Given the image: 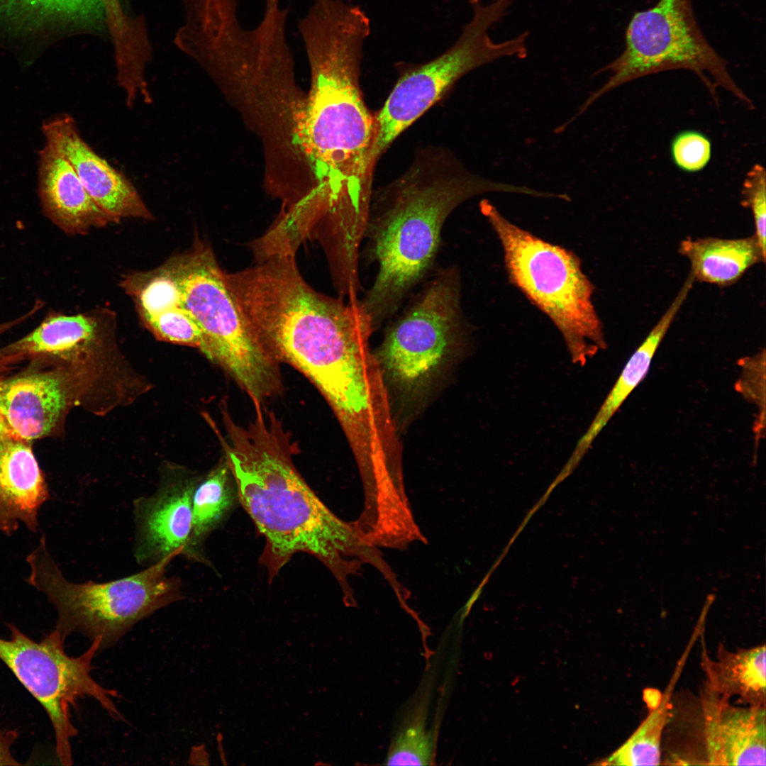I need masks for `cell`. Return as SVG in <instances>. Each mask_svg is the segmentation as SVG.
<instances>
[{"label": "cell", "mask_w": 766, "mask_h": 766, "mask_svg": "<svg viewBox=\"0 0 766 766\" xmlns=\"http://www.w3.org/2000/svg\"><path fill=\"white\" fill-rule=\"evenodd\" d=\"M227 285L268 351L301 372L345 426L371 408L364 364L374 330L360 299L320 294L303 279L295 255H272L226 274Z\"/></svg>", "instance_id": "6da1fadb"}, {"label": "cell", "mask_w": 766, "mask_h": 766, "mask_svg": "<svg viewBox=\"0 0 766 766\" xmlns=\"http://www.w3.org/2000/svg\"><path fill=\"white\" fill-rule=\"evenodd\" d=\"M255 416L243 426L221 407L226 435L218 433L235 484L238 497L265 545L260 562L272 580L298 553L322 562L345 594L346 577L356 551L353 525L338 518L299 473L293 455L297 447L273 411L254 406Z\"/></svg>", "instance_id": "7a4b0ae2"}, {"label": "cell", "mask_w": 766, "mask_h": 766, "mask_svg": "<svg viewBox=\"0 0 766 766\" xmlns=\"http://www.w3.org/2000/svg\"><path fill=\"white\" fill-rule=\"evenodd\" d=\"M370 31L365 20L342 12L316 15L299 27L311 79L299 138L316 171L317 196L335 211H367L373 192L374 115L360 86Z\"/></svg>", "instance_id": "3957f363"}, {"label": "cell", "mask_w": 766, "mask_h": 766, "mask_svg": "<svg viewBox=\"0 0 766 766\" xmlns=\"http://www.w3.org/2000/svg\"><path fill=\"white\" fill-rule=\"evenodd\" d=\"M493 192L531 195L532 189L477 175L438 147L421 150L401 176L373 190L363 240L365 257L377 272L360 301L374 329L393 318L430 277L450 213Z\"/></svg>", "instance_id": "277c9868"}, {"label": "cell", "mask_w": 766, "mask_h": 766, "mask_svg": "<svg viewBox=\"0 0 766 766\" xmlns=\"http://www.w3.org/2000/svg\"><path fill=\"white\" fill-rule=\"evenodd\" d=\"M176 552L143 570L106 582H72L50 555L45 535L26 557V582L57 610L55 629L65 638L79 633L99 638V652L113 647L131 628L156 611L183 598L182 580L167 576Z\"/></svg>", "instance_id": "5b68a950"}, {"label": "cell", "mask_w": 766, "mask_h": 766, "mask_svg": "<svg viewBox=\"0 0 766 766\" xmlns=\"http://www.w3.org/2000/svg\"><path fill=\"white\" fill-rule=\"evenodd\" d=\"M174 282L181 306L201 331L202 353L246 392L253 404L277 394L278 360L268 351L238 306L211 248L197 240L162 265Z\"/></svg>", "instance_id": "8992f818"}, {"label": "cell", "mask_w": 766, "mask_h": 766, "mask_svg": "<svg viewBox=\"0 0 766 766\" xmlns=\"http://www.w3.org/2000/svg\"><path fill=\"white\" fill-rule=\"evenodd\" d=\"M479 209L501 241L511 283L551 319L572 362L584 365L606 344L592 303L594 287L579 257L514 225L487 199Z\"/></svg>", "instance_id": "52a82bcc"}, {"label": "cell", "mask_w": 766, "mask_h": 766, "mask_svg": "<svg viewBox=\"0 0 766 766\" xmlns=\"http://www.w3.org/2000/svg\"><path fill=\"white\" fill-rule=\"evenodd\" d=\"M672 70L694 72L716 101V89L720 87L749 108L754 107L731 76L726 61L703 34L694 16L692 0H658L653 7L633 14L626 28L623 52L595 73L609 71V79L589 96L572 120L612 89L640 77Z\"/></svg>", "instance_id": "ba28073f"}, {"label": "cell", "mask_w": 766, "mask_h": 766, "mask_svg": "<svg viewBox=\"0 0 766 766\" xmlns=\"http://www.w3.org/2000/svg\"><path fill=\"white\" fill-rule=\"evenodd\" d=\"M513 1L470 0L472 18L453 44L431 60L405 69L374 114L375 165L393 142L463 76L501 57H526L528 31L499 43L489 33L508 14Z\"/></svg>", "instance_id": "9c48e42d"}, {"label": "cell", "mask_w": 766, "mask_h": 766, "mask_svg": "<svg viewBox=\"0 0 766 766\" xmlns=\"http://www.w3.org/2000/svg\"><path fill=\"white\" fill-rule=\"evenodd\" d=\"M459 269H438L389 325L377 357L397 388L413 394L424 388L466 331Z\"/></svg>", "instance_id": "30bf717a"}, {"label": "cell", "mask_w": 766, "mask_h": 766, "mask_svg": "<svg viewBox=\"0 0 766 766\" xmlns=\"http://www.w3.org/2000/svg\"><path fill=\"white\" fill-rule=\"evenodd\" d=\"M8 627L9 638H0V660L43 707L53 728L58 760L71 765V739L77 733L71 711L79 699L94 698L113 718H121L113 701L117 692L101 686L91 675L100 639L93 640L80 655L71 657L65 650L67 638L56 629L36 641L13 624Z\"/></svg>", "instance_id": "8fae6325"}, {"label": "cell", "mask_w": 766, "mask_h": 766, "mask_svg": "<svg viewBox=\"0 0 766 766\" xmlns=\"http://www.w3.org/2000/svg\"><path fill=\"white\" fill-rule=\"evenodd\" d=\"M80 382L74 367L45 370L34 366L0 377V413L19 438L50 435L74 402Z\"/></svg>", "instance_id": "7c38bea8"}, {"label": "cell", "mask_w": 766, "mask_h": 766, "mask_svg": "<svg viewBox=\"0 0 766 766\" xmlns=\"http://www.w3.org/2000/svg\"><path fill=\"white\" fill-rule=\"evenodd\" d=\"M41 130L45 143L65 157L89 194L107 213L118 221L123 218H153L132 182L84 140L72 116L61 113L47 119Z\"/></svg>", "instance_id": "4fadbf2b"}, {"label": "cell", "mask_w": 766, "mask_h": 766, "mask_svg": "<svg viewBox=\"0 0 766 766\" xmlns=\"http://www.w3.org/2000/svg\"><path fill=\"white\" fill-rule=\"evenodd\" d=\"M199 480L182 473L168 475L152 494L135 499L133 553L137 563L148 567L174 553L184 555L192 531V496Z\"/></svg>", "instance_id": "5bb4252c"}, {"label": "cell", "mask_w": 766, "mask_h": 766, "mask_svg": "<svg viewBox=\"0 0 766 766\" xmlns=\"http://www.w3.org/2000/svg\"><path fill=\"white\" fill-rule=\"evenodd\" d=\"M701 704L706 764H766L765 705L735 706L706 688Z\"/></svg>", "instance_id": "9a60e30c"}, {"label": "cell", "mask_w": 766, "mask_h": 766, "mask_svg": "<svg viewBox=\"0 0 766 766\" xmlns=\"http://www.w3.org/2000/svg\"><path fill=\"white\" fill-rule=\"evenodd\" d=\"M113 318L108 311L49 313L32 332L1 348L0 354L11 364L25 359L33 363H77L101 346Z\"/></svg>", "instance_id": "2e32d148"}, {"label": "cell", "mask_w": 766, "mask_h": 766, "mask_svg": "<svg viewBox=\"0 0 766 766\" xmlns=\"http://www.w3.org/2000/svg\"><path fill=\"white\" fill-rule=\"evenodd\" d=\"M38 195L45 215L70 234L118 222L91 197L70 162L45 143L39 152Z\"/></svg>", "instance_id": "e0dca14e"}, {"label": "cell", "mask_w": 766, "mask_h": 766, "mask_svg": "<svg viewBox=\"0 0 766 766\" xmlns=\"http://www.w3.org/2000/svg\"><path fill=\"white\" fill-rule=\"evenodd\" d=\"M50 499L48 487L28 440H0V532L11 535L20 523L36 533L38 512Z\"/></svg>", "instance_id": "ac0fdd59"}, {"label": "cell", "mask_w": 766, "mask_h": 766, "mask_svg": "<svg viewBox=\"0 0 766 766\" xmlns=\"http://www.w3.org/2000/svg\"><path fill=\"white\" fill-rule=\"evenodd\" d=\"M123 11L118 0H0V27L17 33L49 27L96 33Z\"/></svg>", "instance_id": "d6986e66"}, {"label": "cell", "mask_w": 766, "mask_h": 766, "mask_svg": "<svg viewBox=\"0 0 766 766\" xmlns=\"http://www.w3.org/2000/svg\"><path fill=\"white\" fill-rule=\"evenodd\" d=\"M679 251L689 260V274L694 281L718 286L733 284L753 265L765 261L755 235L739 239L687 238L681 242Z\"/></svg>", "instance_id": "ffe728a7"}, {"label": "cell", "mask_w": 766, "mask_h": 766, "mask_svg": "<svg viewBox=\"0 0 766 766\" xmlns=\"http://www.w3.org/2000/svg\"><path fill=\"white\" fill-rule=\"evenodd\" d=\"M689 291L690 287L688 285L682 286L667 311L630 357L586 433L575 446L574 451L577 455L583 456L586 454L598 434L645 377L657 349Z\"/></svg>", "instance_id": "44dd1931"}, {"label": "cell", "mask_w": 766, "mask_h": 766, "mask_svg": "<svg viewBox=\"0 0 766 766\" xmlns=\"http://www.w3.org/2000/svg\"><path fill=\"white\" fill-rule=\"evenodd\" d=\"M765 644L736 651L720 645L716 660L703 657L705 688L727 699L738 696L749 705H765Z\"/></svg>", "instance_id": "7402d4cb"}, {"label": "cell", "mask_w": 766, "mask_h": 766, "mask_svg": "<svg viewBox=\"0 0 766 766\" xmlns=\"http://www.w3.org/2000/svg\"><path fill=\"white\" fill-rule=\"evenodd\" d=\"M236 496L233 477L223 457L204 479L199 480L194 489L192 531L184 556L191 560L206 562L201 546L233 506Z\"/></svg>", "instance_id": "603a6c76"}, {"label": "cell", "mask_w": 766, "mask_h": 766, "mask_svg": "<svg viewBox=\"0 0 766 766\" xmlns=\"http://www.w3.org/2000/svg\"><path fill=\"white\" fill-rule=\"evenodd\" d=\"M670 712L667 699L660 701L631 737L606 761V765H657L661 760V742Z\"/></svg>", "instance_id": "cb8c5ba5"}, {"label": "cell", "mask_w": 766, "mask_h": 766, "mask_svg": "<svg viewBox=\"0 0 766 766\" xmlns=\"http://www.w3.org/2000/svg\"><path fill=\"white\" fill-rule=\"evenodd\" d=\"M426 706L419 703L409 712L394 738L386 764L426 765L433 760L435 742L427 725Z\"/></svg>", "instance_id": "d4e9b609"}, {"label": "cell", "mask_w": 766, "mask_h": 766, "mask_svg": "<svg viewBox=\"0 0 766 766\" xmlns=\"http://www.w3.org/2000/svg\"><path fill=\"white\" fill-rule=\"evenodd\" d=\"M143 322L160 340L203 350L201 331L181 306L167 309Z\"/></svg>", "instance_id": "484cf974"}, {"label": "cell", "mask_w": 766, "mask_h": 766, "mask_svg": "<svg viewBox=\"0 0 766 766\" xmlns=\"http://www.w3.org/2000/svg\"><path fill=\"white\" fill-rule=\"evenodd\" d=\"M711 143L704 133L684 131L677 134L670 144V154L675 165L687 172L702 170L711 157Z\"/></svg>", "instance_id": "4316f807"}, {"label": "cell", "mask_w": 766, "mask_h": 766, "mask_svg": "<svg viewBox=\"0 0 766 766\" xmlns=\"http://www.w3.org/2000/svg\"><path fill=\"white\" fill-rule=\"evenodd\" d=\"M742 204L753 213L755 228V237L766 255V172L759 164L754 165L747 172L743 182Z\"/></svg>", "instance_id": "83f0119b"}, {"label": "cell", "mask_w": 766, "mask_h": 766, "mask_svg": "<svg viewBox=\"0 0 766 766\" xmlns=\"http://www.w3.org/2000/svg\"><path fill=\"white\" fill-rule=\"evenodd\" d=\"M18 737V731L0 728V765H21L13 755L11 747Z\"/></svg>", "instance_id": "f1b7e54d"}, {"label": "cell", "mask_w": 766, "mask_h": 766, "mask_svg": "<svg viewBox=\"0 0 766 766\" xmlns=\"http://www.w3.org/2000/svg\"><path fill=\"white\" fill-rule=\"evenodd\" d=\"M42 306H43V303L40 302V301H37L35 303V304L34 305L33 309L30 311H29L28 313H26L25 315H23V316L16 318V319H14V320L8 321V322L0 323V335L2 333H4V332H6L8 330H9L10 328H11L12 327L22 323L23 321H24L28 318H30V316H32ZM9 365H10L9 362L0 354V372H2L3 370H4L5 369H6V367H7V366Z\"/></svg>", "instance_id": "f546056e"}, {"label": "cell", "mask_w": 766, "mask_h": 766, "mask_svg": "<svg viewBox=\"0 0 766 766\" xmlns=\"http://www.w3.org/2000/svg\"><path fill=\"white\" fill-rule=\"evenodd\" d=\"M11 436L18 437L13 432L4 416L0 413V440Z\"/></svg>", "instance_id": "4dcf8cb0"}, {"label": "cell", "mask_w": 766, "mask_h": 766, "mask_svg": "<svg viewBox=\"0 0 766 766\" xmlns=\"http://www.w3.org/2000/svg\"><path fill=\"white\" fill-rule=\"evenodd\" d=\"M217 740H218V751H219V755H220L221 760L223 762V765H228V762L226 761L225 752L223 750V744H222V740H223L222 734H221V733L218 734Z\"/></svg>", "instance_id": "1f68e13d"}, {"label": "cell", "mask_w": 766, "mask_h": 766, "mask_svg": "<svg viewBox=\"0 0 766 766\" xmlns=\"http://www.w3.org/2000/svg\"><path fill=\"white\" fill-rule=\"evenodd\" d=\"M279 0H265V11H269L278 8L279 6Z\"/></svg>", "instance_id": "d6a6232c"}]
</instances>
